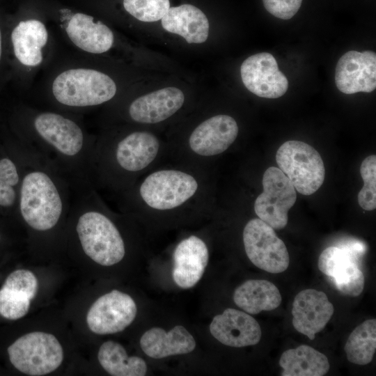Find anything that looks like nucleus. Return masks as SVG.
Instances as JSON below:
<instances>
[{"instance_id":"f257e3e1","label":"nucleus","mask_w":376,"mask_h":376,"mask_svg":"<svg viewBox=\"0 0 376 376\" xmlns=\"http://www.w3.org/2000/svg\"><path fill=\"white\" fill-rule=\"evenodd\" d=\"M33 134L24 144L61 172L74 190L94 187L93 159L95 144L74 120L42 111L32 122Z\"/></svg>"},{"instance_id":"f03ea898","label":"nucleus","mask_w":376,"mask_h":376,"mask_svg":"<svg viewBox=\"0 0 376 376\" xmlns=\"http://www.w3.org/2000/svg\"><path fill=\"white\" fill-rule=\"evenodd\" d=\"M75 190L69 180L35 151L23 156L17 212L36 235L54 231L68 218Z\"/></svg>"},{"instance_id":"7ed1b4c3","label":"nucleus","mask_w":376,"mask_h":376,"mask_svg":"<svg viewBox=\"0 0 376 376\" xmlns=\"http://www.w3.org/2000/svg\"><path fill=\"white\" fill-rule=\"evenodd\" d=\"M100 205L94 187L75 191L68 223L86 257L100 265L112 266L125 257V244L118 228Z\"/></svg>"},{"instance_id":"20e7f679","label":"nucleus","mask_w":376,"mask_h":376,"mask_svg":"<svg viewBox=\"0 0 376 376\" xmlns=\"http://www.w3.org/2000/svg\"><path fill=\"white\" fill-rule=\"evenodd\" d=\"M52 93L62 105L84 108L102 104L116 93L114 81L100 71L77 68L63 72L52 84Z\"/></svg>"},{"instance_id":"39448f33","label":"nucleus","mask_w":376,"mask_h":376,"mask_svg":"<svg viewBox=\"0 0 376 376\" xmlns=\"http://www.w3.org/2000/svg\"><path fill=\"white\" fill-rule=\"evenodd\" d=\"M7 352L12 366L30 376H42L55 371L64 357L63 349L56 337L44 331L22 335L9 345Z\"/></svg>"},{"instance_id":"423d86ee","label":"nucleus","mask_w":376,"mask_h":376,"mask_svg":"<svg viewBox=\"0 0 376 376\" xmlns=\"http://www.w3.org/2000/svg\"><path fill=\"white\" fill-rule=\"evenodd\" d=\"M279 169L299 193L309 196L322 186L325 176L323 160L309 144L299 141L283 143L276 154Z\"/></svg>"},{"instance_id":"0eeeda50","label":"nucleus","mask_w":376,"mask_h":376,"mask_svg":"<svg viewBox=\"0 0 376 376\" xmlns=\"http://www.w3.org/2000/svg\"><path fill=\"white\" fill-rule=\"evenodd\" d=\"M243 242L249 259L259 269L273 274L288 269L290 257L284 242L260 219H253L246 224Z\"/></svg>"},{"instance_id":"6e6552de","label":"nucleus","mask_w":376,"mask_h":376,"mask_svg":"<svg viewBox=\"0 0 376 376\" xmlns=\"http://www.w3.org/2000/svg\"><path fill=\"white\" fill-rule=\"evenodd\" d=\"M191 175L180 171L162 170L149 175L139 187V194L150 207L166 210L186 202L198 189Z\"/></svg>"},{"instance_id":"1a4fd4ad","label":"nucleus","mask_w":376,"mask_h":376,"mask_svg":"<svg viewBox=\"0 0 376 376\" xmlns=\"http://www.w3.org/2000/svg\"><path fill=\"white\" fill-rule=\"evenodd\" d=\"M263 192L256 198V215L274 229L285 228L288 211L297 198L295 188L288 178L277 167L270 166L264 173Z\"/></svg>"},{"instance_id":"9d476101","label":"nucleus","mask_w":376,"mask_h":376,"mask_svg":"<svg viewBox=\"0 0 376 376\" xmlns=\"http://www.w3.org/2000/svg\"><path fill=\"white\" fill-rule=\"evenodd\" d=\"M136 313V304L130 295L113 290L100 296L91 305L86 315V323L94 334H113L131 324Z\"/></svg>"},{"instance_id":"9b49d317","label":"nucleus","mask_w":376,"mask_h":376,"mask_svg":"<svg viewBox=\"0 0 376 376\" xmlns=\"http://www.w3.org/2000/svg\"><path fill=\"white\" fill-rule=\"evenodd\" d=\"M244 86L260 97L277 98L288 88V81L278 68L275 58L269 53L261 52L245 59L240 67Z\"/></svg>"},{"instance_id":"f8f14e48","label":"nucleus","mask_w":376,"mask_h":376,"mask_svg":"<svg viewBox=\"0 0 376 376\" xmlns=\"http://www.w3.org/2000/svg\"><path fill=\"white\" fill-rule=\"evenodd\" d=\"M335 83L345 94L370 93L376 88V54L372 51H350L338 60Z\"/></svg>"},{"instance_id":"ddd939ff","label":"nucleus","mask_w":376,"mask_h":376,"mask_svg":"<svg viewBox=\"0 0 376 376\" xmlns=\"http://www.w3.org/2000/svg\"><path fill=\"white\" fill-rule=\"evenodd\" d=\"M354 256L345 247L331 246L322 251L318 262L320 271L333 279L338 291L350 297L359 295L365 283Z\"/></svg>"},{"instance_id":"4468645a","label":"nucleus","mask_w":376,"mask_h":376,"mask_svg":"<svg viewBox=\"0 0 376 376\" xmlns=\"http://www.w3.org/2000/svg\"><path fill=\"white\" fill-rule=\"evenodd\" d=\"M334 312L333 304L327 295L315 289L300 291L292 303V325L299 333L310 340L321 331Z\"/></svg>"},{"instance_id":"2eb2a0df","label":"nucleus","mask_w":376,"mask_h":376,"mask_svg":"<svg viewBox=\"0 0 376 376\" xmlns=\"http://www.w3.org/2000/svg\"><path fill=\"white\" fill-rule=\"evenodd\" d=\"M38 289V281L33 272L17 269L10 272L0 287V316L8 320L25 316Z\"/></svg>"},{"instance_id":"dca6fc26","label":"nucleus","mask_w":376,"mask_h":376,"mask_svg":"<svg viewBox=\"0 0 376 376\" xmlns=\"http://www.w3.org/2000/svg\"><path fill=\"white\" fill-rule=\"evenodd\" d=\"M210 331L222 344L234 347L256 345L262 336L260 326L253 317L231 308L214 317Z\"/></svg>"},{"instance_id":"f3484780","label":"nucleus","mask_w":376,"mask_h":376,"mask_svg":"<svg viewBox=\"0 0 376 376\" xmlns=\"http://www.w3.org/2000/svg\"><path fill=\"white\" fill-rule=\"evenodd\" d=\"M238 125L230 116H212L198 125L189 139L191 149L201 156H213L222 153L235 141Z\"/></svg>"},{"instance_id":"a211bd4d","label":"nucleus","mask_w":376,"mask_h":376,"mask_svg":"<svg viewBox=\"0 0 376 376\" xmlns=\"http://www.w3.org/2000/svg\"><path fill=\"white\" fill-rule=\"evenodd\" d=\"M209 260L205 243L191 235L182 240L173 253L172 276L177 285L183 289L194 286L201 279Z\"/></svg>"},{"instance_id":"6ab92c4d","label":"nucleus","mask_w":376,"mask_h":376,"mask_svg":"<svg viewBox=\"0 0 376 376\" xmlns=\"http://www.w3.org/2000/svg\"><path fill=\"white\" fill-rule=\"evenodd\" d=\"M184 101L185 95L180 89L166 87L134 100L129 107V115L138 123H159L178 111Z\"/></svg>"},{"instance_id":"aec40b11","label":"nucleus","mask_w":376,"mask_h":376,"mask_svg":"<svg viewBox=\"0 0 376 376\" xmlns=\"http://www.w3.org/2000/svg\"><path fill=\"white\" fill-rule=\"evenodd\" d=\"M159 148V140L154 134L148 132H134L116 143L113 149V161L120 171H140L155 159Z\"/></svg>"},{"instance_id":"412c9836","label":"nucleus","mask_w":376,"mask_h":376,"mask_svg":"<svg viewBox=\"0 0 376 376\" xmlns=\"http://www.w3.org/2000/svg\"><path fill=\"white\" fill-rule=\"evenodd\" d=\"M140 346L147 356L162 359L194 351L196 341L185 327L177 325L169 331L159 327L148 329L141 337Z\"/></svg>"},{"instance_id":"4be33fe9","label":"nucleus","mask_w":376,"mask_h":376,"mask_svg":"<svg viewBox=\"0 0 376 376\" xmlns=\"http://www.w3.org/2000/svg\"><path fill=\"white\" fill-rule=\"evenodd\" d=\"M163 29L182 36L188 43H203L209 35V22L205 13L191 4L170 7L161 19Z\"/></svg>"},{"instance_id":"5701e85b","label":"nucleus","mask_w":376,"mask_h":376,"mask_svg":"<svg viewBox=\"0 0 376 376\" xmlns=\"http://www.w3.org/2000/svg\"><path fill=\"white\" fill-rule=\"evenodd\" d=\"M66 32L76 46L89 53H104L110 49L113 43L111 29L102 22L84 13H78L72 16Z\"/></svg>"},{"instance_id":"b1692460","label":"nucleus","mask_w":376,"mask_h":376,"mask_svg":"<svg viewBox=\"0 0 376 376\" xmlns=\"http://www.w3.org/2000/svg\"><path fill=\"white\" fill-rule=\"evenodd\" d=\"M47 39V29L40 21L29 19L20 22L11 34L16 58L24 65H38L42 61V48Z\"/></svg>"},{"instance_id":"393cba45","label":"nucleus","mask_w":376,"mask_h":376,"mask_svg":"<svg viewBox=\"0 0 376 376\" xmlns=\"http://www.w3.org/2000/svg\"><path fill=\"white\" fill-rule=\"evenodd\" d=\"M235 304L249 314L278 308L282 301L278 288L263 279H251L238 286L233 293Z\"/></svg>"},{"instance_id":"a878e982","label":"nucleus","mask_w":376,"mask_h":376,"mask_svg":"<svg viewBox=\"0 0 376 376\" xmlns=\"http://www.w3.org/2000/svg\"><path fill=\"white\" fill-rule=\"evenodd\" d=\"M279 363L282 376H323L329 369L327 357L306 345L283 352Z\"/></svg>"},{"instance_id":"bb28decb","label":"nucleus","mask_w":376,"mask_h":376,"mask_svg":"<svg viewBox=\"0 0 376 376\" xmlns=\"http://www.w3.org/2000/svg\"><path fill=\"white\" fill-rule=\"evenodd\" d=\"M97 359L102 368L113 376H143L147 372L143 359L128 356L124 347L113 340L101 345Z\"/></svg>"},{"instance_id":"cd10ccee","label":"nucleus","mask_w":376,"mask_h":376,"mask_svg":"<svg viewBox=\"0 0 376 376\" xmlns=\"http://www.w3.org/2000/svg\"><path fill=\"white\" fill-rule=\"evenodd\" d=\"M376 350V320L369 319L357 327L350 334L345 345L347 360L354 364L366 365Z\"/></svg>"},{"instance_id":"c85d7f7f","label":"nucleus","mask_w":376,"mask_h":376,"mask_svg":"<svg viewBox=\"0 0 376 376\" xmlns=\"http://www.w3.org/2000/svg\"><path fill=\"white\" fill-rule=\"evenodd\" d=\"M22 169L19 152L17 159L8 156L0 158V207L10 209L17 207Z\"/></svg>"},{"instance_id":"c756f323","label":"nucleus","mask_w":376,"mask_h":376,"mask_svg":"<svg viewBox=\"0 0 376 376\" xmlns=\"http://www.w3.org/2000/svg\"><path fill=\"white\" fill-rule=\"evenodd\" d=\"M125 10L139 21L161 19L170 8L169 0H123Z\"/></svg>"},{"instance_id":"7c9ffc66","label":"nucleus","mask_w":376,"mask_h":376,"mask_svg":"<svg viewBox=\"0 0 376 376\" xmlns=\"http://www.w3.org/2000/svg\"><path fill=\"white\" fill-rule=\"evenodd\" d=\"M363 186L358 194V203L361 208L371 211L376 207V156L366 157L360 166Z\"/></svg>"},{"instance_id":"2f4dec72","label":"nucleus","mask_w":376,"mask_h":376,"mask_svg":"<svg viewBox=\"0 0 376 376\" xmlns=\"http://www.w3.org/2000/svg\"><path fill=\"white\" fill-rule=\"evenodd\" d=\"M265 9L274 17L289 19L299 10L302 0H263Z\"/></svg>"},{"instance_id":"473e14b6","label":"nucleus","mask_w":376,"mask_h":376,"mask_svg":"<svg viewBox=\"0 0 376 376\" xmlns=\"http://www.w3.org/2000/svg\"><path fill=\"white\" fill-rule=\"evenodd\" d=\"M1 43H2V40H1V29H0V60H1V52H2V46H1Z\"/></svg>"},{"instance_id":"72a5a7b5","label":"nucleus","mask_w":376,"mask_h":376,"mask_svg":"<svg viewBox=\"0 0 376 376\" xmlns=\"http://www.w3.org/2000/svg\"><path fill=\"white\" fill-rule=\"evenodd\" d=\"M1 234L0 233V242H1Z\"/></svg>"}]
</instances>
